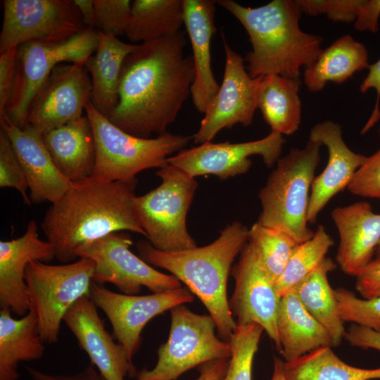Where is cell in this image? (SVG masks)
Instances as JSON below:
<instances>
[{
    "instance_id": "4dcf8cb0",
    "label": "cell",
    "mask_w": 380,
    "mask_h": 380,
    "mask_svg": "<svg viewBox=\"0 0 380 380\" xmlns=\"http://www.w3.org/2000/svg\"><path fill=\"white\" fill-rule=\"evenodd\" d=\"M183 24V0H134L125 34L144 43L174 35Z\"/></svg>"
},
{
    "instance_id": "2e32d148",
    "label": "cell",
    "mask_w": 380,
    "mask_h": 380,
    "mask_svg": "<svg viewBox=\"0 0 380 380\" xmlns=\"http://www.w3.org/2000/svg\"><path fill=\"white\" fill-rule=\"evenodd\" d=\"M285 142L282 134L271 132L265 137L241 143L206 142L184 149L169 157L166 163L196 177L213 175L221 179L242 175L251 167L250 156L259 155L272 167L280 158Z\"/></svg>"
},
{
    "instance_id": "5b68a950",
    "label": "cell",
    "mask_w": 380,
    "mask_h": 380,
    "mask_svg": "<svg viewBox=\"0 0 380 380\" xmlns=\"http://www.w3.org/2000/svg\"><path fill=\"white\" fill-rule=\"evenodd\" d=\"M321 146L309 138L303 148L291 149L278 160L258 195L262 211L258 222L284 232L298 243L314 234L308 226L309 191L320 160Z\"/></svg>"
},
{
    "instance_id": "277c9868",
    "label": "cell",
    "mask_w": 380,
    "mask_h": 380,
    "mask_svg": "<svg viewBox=\"0 0 380 380\" xmlns=\"http://www.w3.org/2000/svg\"><path fill=\"white\" fill-rule=\"evenodd\" d=\"M217 4L236 18L249 36L252 51L245 61L252 78L279 75L298 80L300 68L312 65L322 51V38L300 30L302 11L296 1L273 0L256 8L232 0Z\"/></svg>"
},
{
    "instance_id": "f35d334b",
    "label": "cell",
    "mask_w": 380,
    "mask_h": 380,
    "mask_svg": "<svg viewBox=\"0 0 380 380\" xmlns=\"http://www.w3.org/2000/svg\"><path fill=\"white\" fill-rule=\"evenodd\" d=\"M96 29L115 37L125 34L132 13L129 0H93Z\"/></svg>"
},
{
    "instance_id": "4fadbf2b",
    "label": "cell",
    "mask_w": 380,
    "mask_h": 380,
    "mask_svg": "<svg viewBox=\"0 0 380 380\" xmlns=\"http://www.w3.org/2000/svg\"><path fill=\"white\" fill-rule=\"evenodd\" d=\"M89 296L106 314L115 338L131 360L139 348L141 331L150 320L194 300V294L186 287L139 296L113 292L94 282L91 284Z\"/></svg>"
},
{
    "instance_id": "f6af8a7d",
    "label": "cell",
    "mask_w": 380,
    "mask_h": 380,
    "mask_svg": "<svg viewBox=\"0 0 380 380\" xmlns=\"http://www.w3.org/2000/svg\"><path fill=\"white\" fill-rule=\"evenodd\" d=\"M26 369L31 380H105L91 364L84 370L72 375L51 374L30 367H27Z\"/></svg>"
},
{
    "instance_id": "ac0fdd59",
    "label": "cell",
    "mask_w": 380,
    "mask_h": 380,
    "mask_svg": "<svg viewBox=\"0 0 380 380\" xmlns=\"http://www.w3.org/2000/svg\"><path fill=\"white\" fill-rule=\"evenodd\" d=\"M63 322L105 380H125L135 369L125 348L106 330L97 307L88 295L77 300Z\"/></svg>"
},
{
    "instance_id": "6da1fadb",
    "label": "cell",
    "mask_w": 380,
    "mask_h": 380,
    "mask_svg": "<svg viewBox=\"0 0 380 380\" xmlns=\"http://www.w3.org/2000/svg\"><path fill=\"white\" fill-rule=\"evenodd\" d=\"M182 32L138 44L125 58L119 101L108 118L141 138L166 132L191 95L194 79L191 56H184Z\"/></svg>"
},
{
    "instance_id": "f546056e",
    "label": "cell",
    "mask_w": 380,
    "mask_h": 380,
    "mask_svg": "<svg viewBox=\"0 0 380 380\" xmlns=\"http://www.w3.org/2000/svg\"><path fill=\"white\" fill-rule=\"evenodd\" d=\"M335 268L336 264L326 258L293 291L309 313L328 331L333 347L341 343L346 332L334 289L328 280L329 272Z\"/></svg>"
},
{
    "instance_id": "b9f144b4",
    "label": "cell",
    "mask_w": 380,
    "mask_h": 380,
    "mask_svg": "<svg viewBox=\"0 0 380 380\" xmlns=\"http://www.w3.org/2000/svg\"><path fill=\"white\" fill-rule=\"evenodd\" d=\"M355 289L363 298L380 296V259L372 260L356 277Z\"/></svg>"
},
{
    "instance_id": "30bf717a",
    "label": "cell",
    "mask_w": 380,
    "mask_h": 380,
    "mask_svg": "<svg viewBox=\"0 0 380 380\" xmlns=\"http://www.w3.org/2000/svg\"><path fill=\"white\" fill-rule=\"evenodd\" d=\"M98 44V30L87 28L61 41H31L18 46L15 82L5 115L25 127L30 106L54 68L63 63L84 65Z\"/></svg>"
},
{
    "instance_id": "7402d4cb",
    "label": "cell",
    "mask_w": 380,
    "mask_h": 380,
    "mask_svg": "<svg viewBox=\"0 0 380 380\" xmlns=\"http://www.w3.org/2000/svg\"><path fill=\"white\" fill-rule=\"evenodd\" d=\"M331 216L340 236L336 262L345 274L357 277L372 261L380 241V214L361 201L336 207Z\"/></svg>"
},
{
    "instance_id": "f1b7e54d",
    "label": "cell",
    "mask_w": 380,
    "mask_h": 380,
    "mask_svg": "<svg viewBox=\"0 0 380 380\" xmlns=\"http://www.w3.org/2000/svg\"><path fill=\"white\" fill-rule=\"evenodd\" d=\"M256 105L271 132L291 135L299 127L301 103L300 81L279 75L258 77Z\"/></svg>"
},
{
    "instance_id": "836d02e7",
    "label": "cell",
    "mask_w": 380,
    "mask_h": 380,
    "mask_svg": "<svg viewBox=\"0 0 380 380\" xmlns=\"http://www.w3.org/2000/svg\"><path fill=\"white\" fill-rule=\"evenodd\" d=\"M307 15L325 14L335 22H355L358 31H378L380 0H298Z\"/></svg>"
},
{
    "instance_id": "d6a6232c",
    "label": "cell",
    "mask_w": 380,
    "mask_h": 380,
    "mask_svg": "<svg viewBox=\"0 0 380 380\" xmlns=\"http://www.w3.org/2000/svg\"><path fill=\"white\" fill-rule=\"evenodd\" d=\"M334 241L322 225H319L310 239L298 244L286 267L275 282V288L281 297L293 292L296 287L326 258Z\"/></svg>"
},
{
    "instance_id": "ee69618b",
    "label": "cell",
    "mask_w": 380,
    "mask_h": 380,
    "mask_svg": "<svg viewBox=\"0 0 380 380\" xmlns=\"http://www.w3.org/2000/svg\"><path fill=\"white\" fill-rule=\"evenodd\" d=\"M346 340L353 346L380 351V332L353 324L345 335Z\"/></svg>"
},
{
    "instance_id": "8d00e7d4",
    "label": "cell",
    "mask_w": 380,
    "mask_h": 380,
    "mask_svg": "<svg viewBox=\"0 0 380 380\" xmlns=\"http://www.w3.org/2000/svg\"><path fill=\"white\" fill-rule=\"evenodd\" d=\"M340 316L343 321L380 332V296L360 298L344 288L334 289Z\"/></svg>"
},
{
    "instance_id": "8992f818",
    "label": "cell",
    "mask_w": 380,
    "mask_h": 380,
    "mask_svg": "<svg viewBox=\"0 0 380 380\" xmlns=\"http://www.w3.org/2000/svg\"><path fill=\"white\" fill-rule=\"evenodd\" d=\"M96 147L92 176L108 182L136 179L143 170L160 167L170 156L184 150L191 137L165 132L155 138L132 135L113 125L89 101L84 108Z\"/></svg>"
},
{
    "instance_id": "d4e9b609",
    "label": "cell",
    "mask_w": 380,
    "mask_h": 380,
    "mask_svg": "<svg viewBox=\"0 0 380 380\" xmlns=\"http://www.w3.org/2000/svg\"><path fill=\"white\" fill-rule=\"evenodd\" d=\"M99 32V44L84 66L91 81L90 102L108 118L119 101V87L123 63L138 44L122 42L112 34Z\"/></svg>"
},
{
    "instance_id": "cb8c5ba5",
    "label": "cell",
    "mask_w": 380,
    "mask_h": 380,
    "mask_svg": "<svg viewBox=\"0 0 380 380\" xmlns=\"http://www.w3.org/2000/svg\"><path fill=\"white\" fill-rule=\"evenodd\" d=\"M44 144L56 166L70 182L94 174L96 147L87 115L42 134Z\"/></svg>"
},
{
    "instance_id": "603a6c76",
    "label": "cell",
    "mask_w": 380,
    "mask_h": 380,
    "mask_svg": "<svg viewBox=\"0 0 380 380\" xmlns=\"http://www.w3.org/2000/svg\"><path fill=\"white\" fill-rule=\"evenodd\" d=\"M217 1L183 0L184 25L192 48L194 79L191 95L194 106L205 113L217 94V84L212 69L210 45L215 32Z\"/></svg>"
},
{
    "instance_id": "4316f807",
    "label": "cell",
    "mask_w": 380,
    "mask_h": 380,
    "mask_svg": "<svg viewBox=\"0 0 380 380\" xmlns=\"http://www.w3.org/2000/svg\"><path fill=\"white\" fill-rule=\"evenodd\" d=\"M33 309L19 319L8 308L0 310V380H18L20 362L39 360L45 351Z\"/></svg>"
},
{
    "instance_id": "ab89813d",
    "label": "cell",
    "mask_w": 380,
    "mask_h": 380,
    "mask_svg": "<svg viewBox=\"0 0 380 380\" xmlns=\"http://www.w3.org/2000/svg\"><path fill=\"white\" fill-rule=\"evenodd\" d=\"M347 188L354 195L380 198V148L367 157Z\"/></svg>"
},
{
    "instance_id": "9c48e42d",
    "label": "cell",
    "mask_w": 380,
    "mask_h": 380,
    "mask_svg": "<svg viewBox=\"0 0 380 380\" xmlns=\"http://www.w3.org/2000/svg\"><path fill=\"white\" fill-rule=\"evenodd\" d=\"M94 270V261L84 257L62 265L28 264L25 282L30 308L37 315L44 343L58 341L65 314L77 300L89 296Z\"/></svg>"
},
{
    "instance_id": "44dd1931",
    "label": "cell",
    "mask_w": 380,
    "mask_h": 380,
    "mask_svg": "<svg viewBox=\"0 0 380 380\" xmlns=\"http://www.w3.org/2000/svg\"><path fill=\"white\" fill-rule=\"evenodd\" d=\"M309 138L324 145L329 152L325 168L315 177L311 186L308 221L315 224L319 213L329 200L348 187L367 157L354 153L346 146L340 125L333 121L327 120L315 125Z\"/></svg>"
},
{
    "instance_id": "7a4b0ae2",
    "label": "cell",
    "mask_w": 380,
    "mask_h": 380,
    "mask_svg": "<svg viewBox=\"0 0 380 380\" xmlns=\"http://www.w3.org/2000/svg\"><path fill=\"white\" fill-rule=\"evenodd\" d=\"M137 179L108 182L91 176L71 184L48 209L41 227L56 258L68 263L83 247L111 233L141 234L134 210Z\"/></svg>"
},
{
    "instance_id": "e575fe53",
    "label": "cell",
    "mask_w": 380,
    "mask_h": 380,
    "mask_svg": "<svg viewBox=\"0 0 380 380\" xmlns=\"http://www.w3.org/2000/svg\"><path fill=\"white\" fill-rule=\"evenodd\" d=\"M248 242L274 282L283 272L293 251L299 244L284 232L258 222L248 229Z\"/></svg>"
},
{
    "instance_id": "5bb4252c",
    "label": "cell",
    "mask_w": 380,
    "mask_h": 380,
    "mask_svg": "<svg viewBox=\"0 0 380 380\" xmlns=\"http://www.w3.org/2000/svg\"><path fill=\"white\" fill-rule=\"evenodd\" d=\"M91 96V81L85 66H56L34 96L26 119L42 134L82 118Z\"/></svg>"
},
{
    "instance_id": "ffe728a7",
    "label": "cell",
    "mask_w": 380,
    "mask_h": 380,
    "mask_svg": "<svg viewBox=\"0 0 380 380\" xmlns=\"http://www.w3.org/2000/svg\"><path fill=\"white\" fill-rule=\"evenodd\" d=\"M0 124L24 169L31 202H56L68 189L71 182L56 166L42 134L29 125L21 128L14 125L5 114L0 116Z\"/></svg>"
},
{
    "instance_id": "8fae6325",
    "label": "cell",
    "mask_w": 380,
    "mask_h": 380,
    "mask_svg": "<svg viewBox=\"0 0 380 380\" xmlns=\"http://www.w3.org/2000/svg\"><path fill=\"white\" fill-rule=\"evenodd\" d=\"M132 243L126 232H113L83 247L78 258L94 261L93 282L112 284L121 293L137 295L143 286L152 293L182 287L175 277L159 272L134 254L129 249Z\"/></svg>"
},
{
    "instance_id": "3957f363",
    "label": "cell",
    "mask_w": 380,
    "mask_h": 380,
    "mask_svg": "<svg viewBox=\"0 0 380 380\" xmlns=\"http://www.w3.org/2000/svg\"><path fill=\"white\" fill-rule=\"evenodd\" d=\"M248 241V229L234 222L213 243L193 248L164 251L148 241L137 243L140 257L168 271L195 295L213 317L222 339L229 342L237 324L229 308L227 281L234 259Z\"/></svg>"
},
{
    "instance_id": "f907efd6",
    "label": "cell",
    "mask_w": 380,
    "mask_h": 380,
    "mask_svg": "<svg viewBox=\"0 0 380 380\" xmlns=\"http://www.w3.org/2000/svg\"><path fill=\"white\" fill-rule=\"evenodd\" d=\"M379 136H380V127H379Z\"/></svg>"
},
{
    "instance_id": "7dc6e473",
    "label": "cell",
    "mask_w": 380,
    "mask_h": 380,
    "mask_svg": "<svg viewBox=\"0 0 380 380\" xmlns=\"http://www.w3.org/2000/svg\"><path fill=\"white\" fill-rule=\"evenodd\" d=\"M84 25L91 30L96 29V13L93 0H74Z\"/></svg>"
},
{
    "instance_id": "e0dca14e",
    "label": "cell",
    "mask_w": 380,
    "mask_h": 380,
    "mask_svg": "<svg viewBox=\"0 0 380 380\" xmlns=\"http://www.w3.org/2000/svg\"><path fill=\"white\" fill-rule=\"evenodd\" d=\"M241 253L231 270L235 284L229 300L230 310L237 325L261 326L280 352L277 319L281 297L248 242Z\"/></svg>"
},
{
    "instance_id": "9a60e30c",
    "label": "cell",
    "mask_w": 380,
    "mask_h": 380,
    "mask_svg": "<svg viewBox=\"0 0 380 380\" xmlns=\"http://www.w3.org/2000/svg\"><path fill=\"white\" fill-rule=\"evenodd\" d=\"M222 38L225 53L223 79L194 135V141L198 145L211 141L220 131L236 124L251 125L257 108L258 78L249 75L241 56L232 49L223 34Z\"/></svg>"
},
{
    "instance_id": "60d3db41",
    "label": "cell",
    "mask_w": 380,
    "mask_h": 380,
    "mask_svg": "<svg viewBox=\"0 0 380 380\" xmlns=\"http://www.w3.org/2000/svg\"><path fill=\"white\" fill-rule=\"evenodd\" d=\"M17 48L0 53V116L6 113L14 89Z\"/></svg>"
},
{
    "instance_id": "484cf974",
    "label": "cell",
    "mask_w": 380,
    "mask_h": 380,
    "mask_svg": "<svg viewBox=\"0 0 380 380\" xmlns=\"http://www.w3.org/2000/svg\"><path fill=\"white\" fill-rule=\"evenodd\" d=\"M277 328L284 362L321 347H333L328 331L309 313L294 292L281 298Z\"/></svg>"
},
{
    "instance_id": "1f68e13d",
    "label": "cell",
    "mask_w": 380,
    "mask_h": 380,
    "mask_svg": "<svg viewBox=\"0 0 380 380\" xmlns=\"http://www.w3.org/2000/svg\"><path fill=\"white\" fill-rule=\"evenodd\" d=\"M286 380H373L380 379V367L362 369L346 364L331 346L321 347L298 358L284 362Z\"/></svg>"
},
{
    "instance_id": "681fc988",
    "label": "cell",
    "mask_w": 380,
    "mask_h": 380,
    "mask_svg": "<svg viewBox=\"0 0 380 380\" xmlns=\"http://www.w3.org/2000/svg\"><path fill=\"white\" fill-rule=\"evenodd\" d=\"M376 259H380V241L379 242L376 249Z\"/></svg>"
},
{
    "instance_id": "d6986e66",
    "label": "cell",
    "mask_w": 380,
    "mask_h": 380,
    "mask_svg": "<svg viewBox=\"0 0 380 380\" xmlns=\"http://www.w3.org/2000/svg\"><path fill=\"white\" fill-rule=\"evenodd\" d=\"M56 258L53 246L39 238L36 222L31 220L19 238L0 241V306L23 317L30 304L25 272L32 261L49 262Z\"/></svg>"
},
{
    "instance_id": "ba28073f",
    "label": "cell",
    "mask_w": 380,
    "mask_h": 380,
    "mask_svg": "<svg viewBox=\"0 0 380 380\" xmlns=\"http://www.w3.org/2000/svg\"><path fill=\"white\" fill-rule=\"evenodd\" d=\"M170 311V334L158 350V361L152 369L138 372L135 380H176L194 367L230 358L231 345L217 336L210 315L194 313L184 305Z\"/></svg>"
},
{
    "instance_id": "c3c4849f",
    "label": "cell",
    "mask_w": 380,
    "mask_h": 380,
    "mask_svg": "<svg viewBox=\"0 0 380 380\" xmlns=\"http://www.w3.org/2000/svg\"><path fill=\"white\" fill-rule=\"evenodd\" d=\"M284 361L275 357L274 360V369L271 380H286L284 371Z\"/></svg>"
},
{
    "instance_id": "74e56055",
    "label": "cell",
    "mask_w": 380,
    "mask_h": 380,
    "mask_svg": "<svg viewBox=\"0 0 380 380\" xmlns=\"http://www.w3.org/2000/svg\"><path fill=\"white\" fill-rule=\"evenodd\" d=\"M0 186L16 189L25 204L32 203L28 183L22 164L6 133L0 131Z\"/></svg>"
},
{
    "instance_id": "bcb514c9",
    "label": "cell",
    "mask_w": 380,
    "mask_h": 380,
    "mask_svg": "<svg viewBox=\"0 0 380 380\" xmlns=\"http://www.w3.org/2000/svg\"><path fill=\"white\" fill-rule=\"evenodd\" d=\"M229 359H216L200 366V374L196 380H222L229 365Z\"/></svg>"
},
{
    "instance_id": "7bdbcfd3",
    "label": "cell",
    "mask_w": 380,
    "mask_h": 380,
    "mask_svg": "<svg viewBox=\"0 0 380 380\" xmlns=\"http://www.w3.org/2000/svg\"><path fill=\"white\" fill-rule=\"evenodd\" d=\"M369 72L360 86L362 93H365L370 89H374L376 92V99L374 110L367 124L362 130V134L367 132L380 118V59L372 65H369Z\"/></svg>"
},
{
    "instance_id": "52a82bcc",
    "label": "cell",
    "mask_w": 380,
    "mask_h": 380,
    "mask_svg": "<svg viewBox=\"0 0 380 380\" xmlns=\"http://www.w3.org/2000/svg\"><path fill=\"white\" fill-rule=\"evenodd\" d=\"M156 174L161 179L160 184L134 200L136 216L146 238L155 248L164 251L196 247L186 220L198 182L167 163Z\"/></svg>"
},
{
    "instance_id": "7c38bea8",
    "label": "cell",
    "mask_w": 380,
    "mask_h": 380,
    "mask_svg": "<svg viewBox=\"0 0 380 380\" xmlns=\"http://www.w3.org/2000/svg\"><path fill=\"white\" fill-rule=\"evenodd\" d=\"M0 53L31 41L58 42L87 29L74 0H4Z\"/></svg>"
},
{
    "instance_id": "d590c367",
    "label": "cell",
    "mask_w": 380,
    "mask_h": 380,
    "mask_svg": "<svg viewBox=\"0 0 380 380\" xmlns=\"http://www.w3.org/2000/svg\"><path fill=\"white\" fill-rule=\"evenodd\" d=\"M264 329L256 323L237 325L229 343L232 355L222 380H252V367Z\"/></svg>"
},
{
    "instance_id": "83f0119b",
    "label": "cell",
    "mask_w": 380,
    "mask_h": 380,
    "mask_svg": "<svg viewBox=\"0 0 380 380\" xmlns=\"http://www.w3.org/2000/svg\"><path fill=\"white\" fill-rule=\"evenodd\" d=\"M369 65L365 45L346 34L322 50L317 59L305 68L303 82L310 91L318 92L327 82L343 83Z\"/></svg>"
}]
</instances>
